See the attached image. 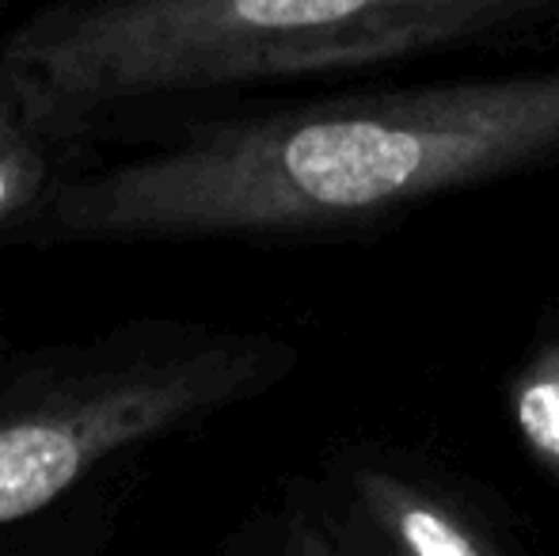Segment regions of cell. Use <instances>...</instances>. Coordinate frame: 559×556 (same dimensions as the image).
Here are the masks:
<instances>
[{"label": "cell", "instance_id": "1", "mask_svg": "<svg viewBox=\"0 0 559 556\" xmlns=\"http://www.w3.org/2000/svg\"><path fill=\"white\" fill-rule=\"evenodd\" d=\"M552 156L559 69L317 99L92 156L27 248L335 233Z\"/></svg>", "mask_w": 559, "mask_h": 556}, {"label": "cell", "instance_id": "2", "mask_svg": "<svg viewBox=\"0 0 559 556\" xmlns=\"http://www.w3.org/2000/svg\"><path fill=\"white\" fill-rule=\"evenodd\" d=\"M559 0H50L4 31L50 104L111 134L176 99L415 58Z\"/></svg>", "mask_w": 559, "mask_h": 556}, {"label": "cell", "instance_id": "3", "mask_svg": "<svg viewBox=\"0 0 559 556\" xmlns=\"http://www.w3.org/2000/svg\"><path fill=\"white\" fill-rule=\"evenodd\" d=\"M294 366L282 335L183 317L0 351V530L50 519L115 465L255 401Z\"/></svg>", "mask_w": 559, "mask_h": 556}, {"label": "cell", "instance_id": "4", "mask_svg": "<svg viewBox=\"0 0 559 556\" xmlns=\"http://www.w3.org/2000/svg\"><path fill=\"white\" fill-rule=\"evenodd\" d=\"M88 119L50 104L12 66L0 31V248H27L58 191L99 156Z\"/></svg>", "mask_w": 559, "mask_h": 556}, {"label": "cell", "instance_id": "5", "mask_svg": "<svg viewBox=\"0 0 559 556\" xmlns=\"http://www.w3.org/2000/svg\"><path fill=\"white\" fill-rule=\"evenodd\" d=\"M518 435L540 465L559 473V340L540 347L510 393Z\"/></svg>", "mask_w": 559, "mask_h": 556}, {"label": "cell", "instance_id": "6", "mask_svg": "<svg viewBox=\"0 0 559 556\" xmlns=\"http://www.w3.org/2000/svg\"><path fill=\"white\" fill-rule=\"evenodd\" d=\"M12 347V340H8V312H4V301H0V351Z\"/></svg>", "mask_w": 559, "mask_h": 556}, {"label": "cell", "instance_id": "7", "mask_svg": "<svg viewBox=\"0 0 559 556\" xmlns=\"http://www.w3.org/2000/svg\"><path fill=\"white\" fill-rule=\"evenodd\" d=\"M0 4H4V0H0Z\"/></svg>", "mask_w": 559, "mask_h": 556}]
</instances>
